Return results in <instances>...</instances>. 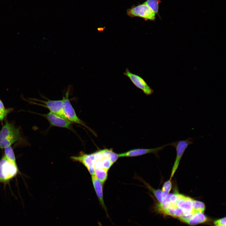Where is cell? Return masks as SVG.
<instances>
[{
	"label": "cell",
	"instance_id": "44dd1931",
	"mask_svg": "<svg viewBox=\"0 0 226 226\" xmlns=\"http://www.w3.org/2000/svg\"><path fill=\"white\" fill-rule=\"evenodd\" d=\"M103 168L108 171L111 166L113 165L110 160L105 156L101 160Z\"/></svg>",
	"mask_w": 226,
	"mask_h": 226
},
{
	"label": "cell",
	"instance_id": "3957f363",
	"mask_svg": "<svg viewBox=\"0 0 226 226\" xmlns=\"http://www.w3.org/2000/svg\"><path fill=\"white\" fill-rule=\"evenodd\" d=\"M127 15L131 18L138 17L143 19L145 21H154L156 14L150 8L144 3L132 6L126 10Z\"/></svg>",
	"mask_w": 226,
	"mask_h": 226
},
{
	"label": "cell",
	"instance_id": "277c9868",
	"mask_svg": "<svg viewBox=\"0 0 226 226\" xmlns=\"http://www.w3.org/2000/svg\"><path fill=\"white\" fill-rule=\"evenodd\" d=\"M18 172L17 165L3 156L0 161V180L2 182L8 181L14 177Z\"/></svg>",
	"mask_w": 226,
	"mask_h": 226
},
{
	"label": "cell",
	"instance_id": "9a60e30c",
	"mask_svg": "<svg viewBox=\"0 0 226 226\" xmlns=\"http://www.w3.org/2000/svg\"><path fill=\"white\" fill-rule=\"evenodd\" d=\"M138 179L142 181L144 184L147 188L153 194L157 200L158 202L162 203V198L161 196L162 190L159 189H154L142 179L138 178Z\"/></svg>",
	"mask_w": 226,
	"mask_h": 226
},
{
	"label": "cell",
	"instance_id": "6da1fadb",
	"mask_svg": "<svg viewBox=\"0 0 226 226\" xmlns=\"http://www.w3.org/2000/svg\"><path fill=\"white\" fill-rule=\"evenodd\" d=\"M22 138L20 129L14 123L6 121L0 130V148L11 146Z\"/></svg>",
	"mask_w": 226,
	"mask_h": 226
},
{
	"label": "cell",
	"instance_id": "52a82bcc",
	"mask_svg": "<svg viewBox=\"0 0 226 226\" xmlns=\"http://www.w3.org/2000/svg\"><path fill=\"white\" fill-rule=\"evenodd\" d=\"M70 158L73 161L82 164L87 168L91 176L95 175L94 165L95 157L94 152L87 154L82 152L80 153L78 156H71Z\"/></svg>",
	"mask_w": 226,
	"mask_h": 226
},
{
	"label": "cell",
	"instance_id": "8fae6325",
	"mask_svg": "<svg viewBox=\"0 0 226 226\" xmlns=\"http://www.w3.org/2000/svg\"><path fill=\"white\" fill-rule=\"evenodd\" d=\"M91 180L93 187L98 197L100 205L105 211L107 216L109 217L107 208L105 205L104 200L103 185L95 175L91 176Z\"/></svg>",
	"mask_w": 226,
	"mask_h": 226
},
{
	"label": "cell",
	"instance_id": "7a4b0ae2",
	"mask_svg": "<svg viewBox=\"0 0 226 226\" xmlns=\"http://www.w3.org/2000/svg\"><path fill=\"white\" fill-rule=\"evenodd\" d=\"M70 88L71 86L69 85L66 92L65 96L63 97L62 99L63 103L64 112L66 118L71 123H75L84 126L94 135H96L95 132L78 116L69 99Z\"/></svg>",
	"mask_w": 226,
	"mask_h": 226
},
{
	"label": "cell",
	"instance_id": "2e32d148",
	"mask_svg": "<svg viewBox=\"0 0 226 226\" xmlns=\"http://www.w3.org/2000/svg\"><path fill=\"white\" fill-rule=\"evenodd\" d=\"M161 2L160 0H147L143 3L148 6L155 14L159 16V4Z\"/></svg>",
	"mask_w": 226,
	"mask_h": 226
},
{
	"label": "cell",
	"instance_id": "5b68a950",
	"mask_svg": "<svg viewBox=\"0 0 226 226\" xmlns=\"http://www.w3.org/2000/svg\"><path fill=\"white\" fill-rule=\"evenodd\" d=\"M193 140L189 138L185 140L178 141L170 144L175 146L176 149L177 155L174 164L172 167L169 180H171L173 177L179 166L180 162L185 150L192 143Z\"/></svg>",
	"mask_w": 226,
	"mask_h": 226
},
{
	"label": "cell",
	"instance_id": "30bf717a",
	"mask_svg": "<svg viewBox=\"0 0 226 226\" xmlns=\"http://www.w3.org/2000/svg\"><path fill=\"white\" fill-rule=\"evenodd\" d=\"M170 144H167L153 148H138L133 149L125 153L118 154L120 157H132L139 156L150 153H155L161 150L165 146Z\"/></svg>",
	"mask_w": 226,
	"mask_h": 226
},
{
	"label": "cell",
	"instance_id": "e0dca14e",
	"mask_svg": "<svg viewBox=\"0 0 226 226\" xmlns=\"http://www.w3.org/2000/svg\"><path fill=\"white\" fill-rule=\"evenodd\" d=\"M13 110L12 108H6L0 99V121L2 122L5 120L8 114Z\"/></svg>",
	"mask_w": 226,
	"mask_h": 226
},
{
	"label": "cell",
	"instance_id": "603a6c76",
	"mask_svg": "<svg viewBox=\"0 0 226 226\" xmlns=\"http://www.w3.org/2000/svg\"></svg>",
	"mask_w": 226,
	"mask_h": 226
},
{
	"label": "cell",
	"instance_id": "ffe728a7",
	"mask_svg": "<svg viewBox=\"0 0 226 226\" xmlns=\"http://www.w3.org/2000/svg\"><path fill=\"white\" fill-rule=\"evenodd\" d=\"M193 207L197 212L203 213L205 209V206L203 202L193 199Z\"/></svg>",
	"mask_w": 226,
	"mask_h": 226
},
{
	"label": "cell",
	"instance_id": "7c38bea8",
	"mask_svg": "<svg viewBox=\"0 0 226 226\" xmlns=\"http://www.w3.org/2000/svg\"><path fill=\"white\" fill-rule=\"evenodd\" d=\"M108 172L103 168L94 169V175L103 185L107 179Z\"/></svg>",
	"mask_w": 226,
	"mask_h": 226
},
{
	"label": "cell",
	"instance_id": "7402d4cb",
	"mask_svg": "<svg viewBox=\"0 0 226 226\" xmlns=\"http://www.w3.org/2000/svg\"><path fill=\"white\" fill-rule=\"evenodd\" d=\"M215 226H224L226 225V218L224 217L215 221L214 222Z\"/></svg>",
	"mask_w": 226,
	"mask_h": 226
},
{
	"label": "cell",
	"instance_id": "9c48e42d",
	"mask_svg": "<svg viewBox=\"0 0 226 226\" xmlns=\"http://www.w3.org/2000/svg\"><path fill=\"white\" fill-rule=\"evenodd\" d=\"M43 104L45 107L48 108L50 112L66 119L63 110V103L62 100H51L47 101L39 100Z\"/></svg>",
	"mask_w": 226,
	"mask_h": 226
},
{
	"label": "cell",
	"instance_id": "ac0fdd59",
	"mask_svg": "<svg viewBox=\"0 0 226 226\" xmlns=\"http://www.w3.org/2000/svg\"><path fill=\"white\" fill-rule=\"evenodd\" d=\"M4 156L8 160L17 165L14 153L11 146L4 148Z\"/></svg>",
	"mask_w": 226,
	"mask_h": 226
},
{
	"label": "cell",
	"instance_id": "8992f818",
	"mask_svg": "<svg viewBox=\"0 0 226 226\" xmlns=\"http://www.w3.org/2000/svg\"><path fill=\"white\" fill-rule=\"evenodd\" d=\"M44 117L48 121L51 126L63 128L75 132L71 122L67 119L49 112L45 114H40Z\"/></svg>",
	"mask_w": 226,
	"mask_h": 226
},
{
	"label": "cell",
	"instance_id": "ba28073f",
	"mask_svg": "<svg viewBox=\"0 0 226 226\" xmlns=\"http://www.w3.org/2000/svg\"><path fill=\"white\" fill-rule=\"evenodd\" d=\"M123 74L129 78L137 87L141 89L146 95H150L153 92V90L142 77L132 73L128 69L126 68Z\"/></svg>",
	"mask_w": 226,
	"mask_h": 226
},
{
	"label": "cell",
	"instance_id": "5bb4252c",
	"mask_svg": "<svg viewBox=\"0 0 226 226\" xmlns=\"http://www.w3.org/2000/svg\"><path fill=\"white\" fill-rule=\"evenodd\" d=\"M101 150L104 156L108 158L112 164L116 161L119 157L118 154L113 152L112 149L105 148Z\"/></svg>",
	"mask_w": 226,
	"mask_h": 226
},
{
	"label": "cell",
	"instance_id": "4fadbf2b",
	"mask_svg": "<svg viewBox=\"0 0 226 226\" xmlns=\"http://www.w3.org/2000/svg\"><path fill=\"white\" fill-rule=\"evenodd\" d=\"M207 220L203 213H198L195 214L189 221L188 224L194 225L204 223Z\"/></svg>",
	"mask_w": 226,
	"mask_h": 226
},
{
	"label": "cell",
	"instance_id": "d6986e66",
	"mask_svg": "<svg viewBox=\"0 0 226 226\" xmlns=\"http://www.w3.org/2000/svg\"><path fill=\"white\" fill-rule=\"evenodd\" d=\"M172 187V185L171 180H169L164 183L162 188V190H161V196L162 198V202L164 198L169 194L171 189Z\"/></svg>",
	"mask_w": 226,
	"mask_h": 226
}]
</instances>
